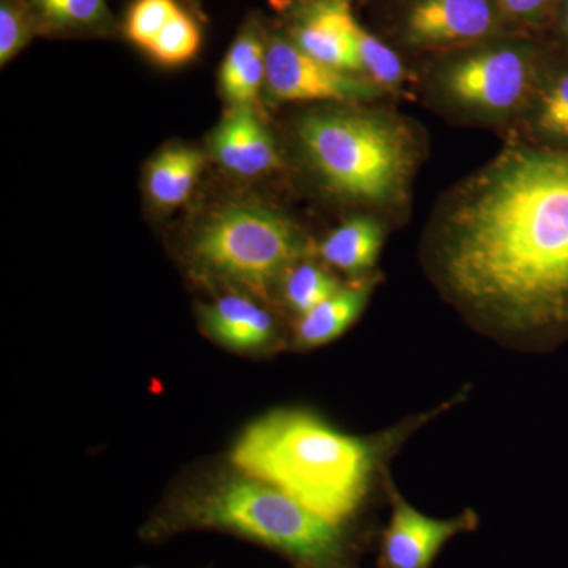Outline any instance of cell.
I'll use <instances>...</instances> for the list:
<instances>
[{"label":"cell","mask_w":568,"mask_h":568,"mask_svg":"<svg viewBox=\"0 0 568 568\" xmlns=\"http://www.w3.org/2000/svg\"><path fill=\"white\" fill-rule=\"evenodd\" d=\"M508 140L568 151V52L552 43L536 89Z\"/></svg>","instance_id":"obj_12"},{"label":"cell","mask_w":568,"mask_h":568,"mask_svg":"<svg viewBox=\"0 0 568 568\" xmlns=\"http://www.w3.org/2000/svg\"><path fill=\"white\" fill-rule=\"evenodd\" d=\"M549 39L560 50L568 52V0H562V3H560L558 17H556Z\"/></svg>","instance_id":"obj_25"},{"label":"cell","mask_w":568,"mask_h":568,"mask_svg":"<svg viewBox=\"0 0 568 568\" xmlns=\"http://www.w3.org/2000/svg\"><path fill=\"white\" fill-rule=\"evenodd\" d=\"M204 331L220 345L242 353H260L280 342L274 315L241 293L223 295L201 312Z\"/></svg>","instance_id":"obj_13"},{"label":"cell","mask_w":568,"mask_h":568,"mask_svg":"<svg viewBox=\"0 0 568 568\" xmlns=\"http://www.w3.org/2000/svg\"><path fill=\"white\" fill-rule=\"evenodd\" d=\"M422 265L467 323L519 349L568 338V151L507 140L437 200Z\"/></svg>","instance_id":"obj_1"},{"label":"cell","mask_w":568,"mask_h":568,"mask_svg":"<svg viewBox=\"0 0 568 568\" xmlns=\"http://www.w3.org/2000/svg\"><path fill=\"white\" fill-rule=\"evenodd\" d=\"M343 286L345 283L339 282L327 265L312 256L287 268L276 287L275 297L297 320L338 293Z\"/></svg>","instance_id":"obj_19"},{"label":"cell","mask_w":568,"mask_h":568,"mask_svg":"<svg viewBox=\"0 0 568 568\" xmlns=\"http://www.w3.org/2000/svg\"><path fill=\"white\" fill-rule=\"evenodd\" d=\"M141 568H145V567H141Z\"/></svg>","instance_id":"obj_26"},{"label":"cell","mask_w":568,"mask_h":568,"mask_svg":"<svg viewBox=\"0 0 568 568\" xmlns=\"http://www.w3.org/2000/svg\"><path fill=\"white\" fill-rule=\"evenodd\" d=\"M381 280H383L381 274L351 278V282L345 283L338 293L306 315L297 317L293 345L297 349H313V347L328 345L345 334L364 313Z\"/></svg>","instance_id":"obj_15"},{"label":"cell","mask_w":568,"mask_h":568,"mask_svg":"<svg viewBox=\"0 0 568 568\" xmlns=\"http://www.w3.org/2000/svg\"><path fill=\"white\" fill-rule=\"evenodd\" d=\"M219 530L278 552L295 568H357L358 544L336 525L252 477H233L182 497L145 528L148 538Z\"/></svg>","instance_id":"obj_4"},{"label":"cell","mask_w":568,"mask_h":568,"mask_svg":"<svg viewBox=\"0 0 568 568\" xmlns=\"http://www.w3.org/2000/svg\"><path fill=\"white\" fill-rule=\"evenodd\" d=\"M293 141L306 178L328 200L388 223L409 215L426 155L418 123L369 103L327 104L297 119Z\"/></svg>","instance_id":"obj_3"},{"label":"cell","mask_w":568,"mask_h":568,"mask_svg":"<svg viewBox=\"0 0 568 568\" xmlns=\"http://www.w3.org/2000/svg\"><path fill=\"white\" fill-rule=\"evenodd\" d=\"M384 487L392 514L381 532L377 568H432L452 538L478 528L480 519L470 508L455 518H432L410 506L387 474Z\"/></svg>","instance_id":"obj_10"},{"label":"cell","mask_w":568,"mask_h":568,"mask_svg":"<svg viewBox=\"0 0 568 568\" xmlns=\"http://www.w3.org/2000/svg\"><path fill=\"white\" fill-rule=\"evenodd\" d=\"M205 164L200 149L173 144L153 156L145 173L149 200L163 211L181 207L192 196Z\"/></svg>","instance_id":"obj_18"},{"label":"cell","mask_w":568,"mask_h":568,"mask_svg":"<svg viewBox=\"0 0 568 568\" xmlns=\"http://www.w3.org/2000/svg\"><path fill=\"white\" fill-rule=\"evenodd\" d=\"M358 58L364 65L365 77L375 82L387 97L405 95L407 82L416 81L413 71L407 69L402 52L396 51L388 41L368 31L361 22L357 24Z\"/></svg>","instance_id":"obj_20"},{"label":"cell","mask_w":568,"mask_h":568,"mask_svg":"<svg viewBox=\"0 0 568 568\" xmlns=\"http://www.w3.org/2000/svg\"><path fill=\"white\" fill-rule=\"evenodd\" d=\"M203 44V32L190 11L182 9L149 44L145 54L164 67H178L196 58Z\"/></svg>","instance_id":"obj_21"},{"label":"cell","mask_w":568,"mask_h":568,"mask_svg":"<svg viewBox=\"0 0 568 568\" xmlns=\"http://www.w3.org/2000/svg\"><path fill=\"white\" fill-rule=\"evenodd\" d=\"M37 32L28 0H0V63L6 67L29 43Z\"/></svg>","instance_id":"obj_23"},{"label":"cell","mask_w":568,"mask_h":568,"mask_svg":"<svg viewBox=\"0 0 568 568\" xmlns=\"http://www.w3.org/2000/svg\"><path fill=\"white\" fill-rule=\"evenodd\" d=\"M551 39L497 37L422 59L416 85L426 106L459 125L508 130L532 95Z\"/></svg>","instance_id":"obj_5"},{"label":"cell","mask_w":568,"mask_h":568,"mask_svg":"<svg viewBox=\"0 0 568 568\" xmlns=\"http://www.w3.org/2000/svg\"><path fill=\"white\" fill-rule=\"evenodd\" d=\"M211 152L237 178H263L283 166L278 145L254 106L231 108L212 134Z\"/></svg>","instance_id":"obj_11"},{"label":"cell","mask_w":568,"mask_h":568,"mask_svg":"<svg viewBox=\"0 0 568 568\" xmlns=\"http://www.w3.org/2000/svg\"><path fill=\"white\" fill-rule=\"evenodd\" d=\"M264 91L275 103L365 104L387 97L368 78L316 61L278 28L267 33Z\"/></svg>","instance_id":"obj_8"},{"label":"cell","mask_w":568,"mask_h":568,"mask_svg":"<svg viewBox=\"0 0 568 568\" xmlns=\"http://www.w3.org/2000/svg\"><path fill=\"white\" fill-rule=\"evenodd\" d=\"M282 17L280 31L325 65L365 77L358 58V20L353 0H272Z\"/></svg>","instance_id":"obj_9"},{"label":"cell","mask_w":568,"mask_h":568,"mask_svg":"<svg viewBox=\"0 0 568 568\" xmlns=\"http://www.w3.org/2000/svg\"><path fill=\"white\" fill-rule=\"evenodd\" d=\"M28 3L39 36L110 37L118 28L106 0H28Z\"/></svg>","instance_id":"obj_17"},{"label":"cell","mask_w":568,"mask_h":568,"mask_svg":"<svg viewBox=\"0 0 568 568\" xmlns=\"http://www.w3.org/2000/svg\"><path fill=\"white\" fill-rule=\"evenodd\" d=\"M181 9L179 0H134L123 20V36L145 51Z\"/></svg>","instance_id":"obj_22"},{"label":"cell","mask_w":568,"mask_h":568,"mask_svg":"<svg viewBox=\"0 0 568 568\" xmlns=\"http://www.w3.org/2000/svg\"><path fill=\"white\" fill-rule=\"evenodd\" d=\"M495 2L518 32L549 39L562 0H495Z\"/></svg>","instance_id":"obj_24"},{"label":"cell","mask_w":568,"mask_h":568,"mask_svg":"<svg viewBox=\"0 0 568 568\" xmlns=\"http://www.w3.org/2000/svg\"><path fill=\"white\" fill-rule=\"evenodd\" d=\"M383 29L396 51L420 59L521 33L495 0H386Z\"/></svg>","instance_id":"obj_7"},{"label":"cell","mask_w":568,"mask_h":568,"mask_svg":"<svg viewBox=\"0 0 568 568\" xmlns=\"http://www.w3.org/2000/svg\"><path fill=\"white\" fill-rule=\"evenodd\" d=\"M388 226L390 223L383 216L358 212L316 244V257L351 278L375 274Z\"/></svg>","instance_id":"obj_14"},{"label":"cell","mask_w":568,"mask_h":568,"mask_svg":"<svg viewBox=\"0 0 568 568\" xmlns=\"http://www.w3.org/2000/svg\"><path fill=\"white\" fill-rule=\"evenodd\" d=\"M186 252L204 278L271 301L287 268L316 256V244L301 224L274 205L235 201L197 224Z\"/></svg>","instance_id":"obj_6"},{"label":"cell","mask_w":568,"mask_h":568,"mask_svg":"<svg viewBox=\"0 0 568 568\" xmlns=\"http://www.w3.org/2000/svg\"><path fill=\"white\" fill-rule=\"evenodd\" d=\"M463 395L376 436H351L302 409L261 417L235 444L233 463L246 477L282 489L316 515L349 526L372 495L377 474L399 446Z\"/></svg>","instance_id":"obj_2"},{"label":"cell","mask_w":568,"mask_h":568,"mask_svg":"<svg viewBox=\"0 0 568 568\" xmlns=\"http://www.w3.org/2000/svg\"><path fill=\"white\" fill-rule=\"evenodd\" d=\"M267 33L260 18H248L224 55L220 88L233 106H256L265 85Z\"/></svg>","instance_id":"obj_16"}]
</instances>
